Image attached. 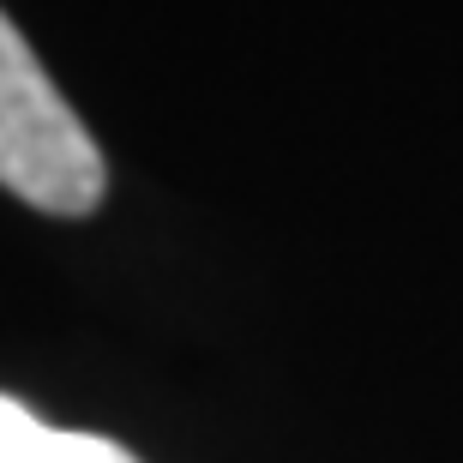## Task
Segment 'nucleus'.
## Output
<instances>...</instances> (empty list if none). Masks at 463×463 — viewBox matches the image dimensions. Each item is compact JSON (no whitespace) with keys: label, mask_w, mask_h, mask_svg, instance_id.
<instances>
[{"label":"nucleus","mask_w":463,"mask_h":463,"mask_svg":"<svg viewBox=\"0 0 463 463\" xmlns=\"http://www.w3.org/2000/svg\"><path fill=\"white\" fill-rule=\"evenodd\" d=\"M0 187L54 217H85L103 205L109 169L85 120L67 109L31 43L0 13Z\"/></svg>","instance_id":"obj_1"},{"label":"nucleus","mask_w":463,"mask_h":463,"mask_svg":"<svg viewBox=\"0 0 463 463\" xmlns=\"http://www.w3.org/2000/svg\"><path fill=\"white\" fill-rule=\"evenodd\" d=\"M0 463H138V458L120 451L115 439H97V433H61L49 421H36L24 403L0 397Z\"/></svg>","instance_id":"obj_2"}]
</instances>
